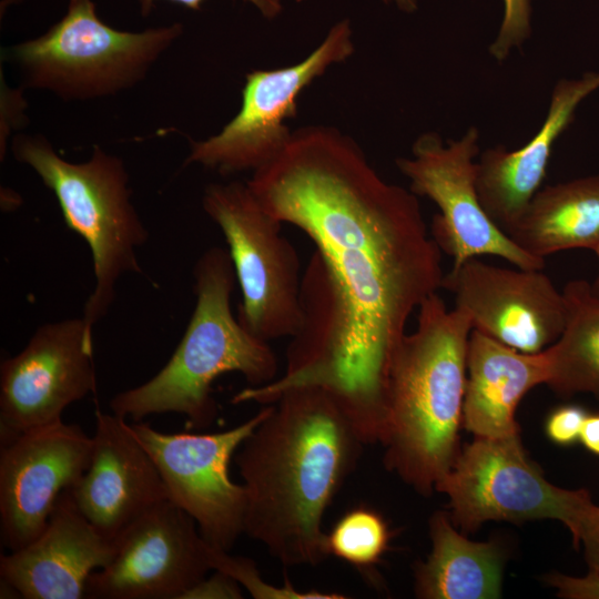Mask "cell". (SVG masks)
Masks as SVG:
<instances>
[{
    "instance_id": "484cf974",
    "label": "cell",
    "mask_w": 599,
    "mask_h": 599,
    "mask_svg": "<svg viewBox=\"0 0 599 599\" xmlns=\"http://www.w3.org/2000/svg\"><path fill=\"white\" fill-rule=\"evenodd\" d=\"M587 410L579 405H564L550 413L546 422V434L560 446H570L579 440Z\"/></svg>"
},
{
    "instance_id": "cb8c5ba5",
    "label": "cell",
    "mask_w": 599,
    "mask_h": 599,
    "mask_svg": "<svg viewBox=\"0 0 599 599\" xmlns=\"http://www.w3.org/2000/svg\"><path fill=\"white\" fill-rule=\"evenodd\" d=\"M206 556L213 570H219L238 585H242L254 598L278 599H342L345 596L335 592L298 591L288 582L285 586L274 587L264 582L254 562L244 557L231 556L230 551L216 549L206 544Z\"/></svg>"
},
{
    "instance_id": "d4e9b609",
    "label": "cell",
    "mask_w": 599,
    "mask_h": 599,
    "mask_svg": "<svg viewBox=\"0 0 599 599\" xmlns=\"http://www.w3.org/2000/svg\"><path fill=\"white\" fill-rule=\"evenodd\" d=\"M504 18L495 40L488 48L497 61H505L531 34L530 0H504Z\"/></svg>"
},
{
    "instance_id": "9a60e30c",
    "label": "cell",
    "mask_w": 599,
    "mask_h": 599,
    "mask_svg": "<svg viewBox=\"0 0 599 599\" xmlns=\"http://www.w3.org/2000/svg\"><path fill=\"white\" fill-rule=\"evenodd\" d=\"M441 287L455 295L473 329L524 353H539L561 335L566 307L541 270H510L469 258L447 273Z\"/></svg>"
},
{
    "instance_id": "2e32d148",
    "label": "cell",
    "mask_w": 599,
    "mask_h": 599,
    "mask_svg": "<svg viewBox=\"0 0 599 599\" xmlns=\"http://www.w3.org/2000/svg\"><path fill=\"white\" fill-rule=\"evenodd\" d=\"M92 443L90 465L70 490L84 517L115 541L169 496L156 464L125 418L97 409Z\"/></svg>"
},
{
    "instance_id": "e0dca14e",
    "label": "cell",
    "mask_w": 599,
    "mask_h": 599,
    "mask_svg": "<svg viewBox=\"0 0 599 599\" xmlns=\"http://www.w3.org/2000/svg\"><path fill=\"white\" fill-rule=\"evenodd\" d=\"M70 489L62 493L33 541L1 556V581L22 598H85L90 575L115 554V541L84 517Z\"/></svg>"
},
{
    "instance_id": "603a6c76",
    "label": "cell",
    "mask_w": 599,
    "mask_h": 599,
    "mask_svg": "<svg viewBox=\"0 0 599 599\" xmlns=\"http://www.w3.org/2000/svg\"><path fill=\"white\" fill-rule=\"evenodd\" d=\"M390 531L375 509L357 506L346 511L326 534L327 555L346 561L362 572L379 562L388 548Z\"/></svg>"
},
{
    "instance_id": "4fadbf2b",
    "label": "cell",
    "mask_w": 599,
    "mask_h": 599,
    "mask_svg": "<svg viewBox=\"0 0 599 599\" xmlns=\"http://www.w3.org/2000/svg\"><path fill=\"white\" fill-rule=\"evenodd\" d=\"M115 554L85 585L91 599H183L212 570L195 520L165 500L115 540Z\"/></svg>"
},
{
    "instance_id": "7a4b0ae2",
    "label": "cell",
    "mask_w": 599,
    "mask_h": 599,
    "mask_svg": "<svg viewBox=\"0 0 599 599\" xmlns=\"http://www.w3.org/2000/svg\"><path fill=\"white\" fill-rule=\"evenodd\" d=\"M267 407L234 456L246 491L244 534L284 566H314L328 556L323 516L365 444L327 388H293Z\"/></svg>"
},
{
    "instance_id": "52a82bcc",
    "label": "cell",
    "mask_w": 599,
    "mask_h": 599,
    "mask_svg": "<svg viewBox=\"0 0 599 599\" xmlns=\"http://www.w3.org/2000/svg\"><path fill=\"white\" fill-rule=\"evenodd\" d=\"M202 206L229 247L242 294L240 323L266 342L295 336L303 324V274L283 223L261 205L247 182L209 184Z\"/></svg>"
},
{
    "instance_id": "8fae6325",
    "label": "cell",
    "mask_w": 599,
    "mask_h": 599,
    "mask_svg": "<svg viewBox=\"0 0 599 599\" xmlns=\"http://www.w3.org/2000/svg\"><path fill=\"white\" fill-rule=\"evenodd\" d=\"M213 434L162 433L149 424H130L152 456L169 500L189 514L211 547L230 551L244 534L246 491L230 476V464L267 413Z\"/></svg>"
},
{
    "instance_id": "277c9868",
    "label": "cell",
    "mask_w": 599,
    "mask_h": 599,
    "mask_svg": "<svg viewBox=\"0 0 599 599\" xmlns=\"http://www.w3.org/2000/svg\"><path fill=\"white\" fill-rule=\"evenodd\" d=\"M193 273L196 303L181 342L158 374L111 398L113 414L140 422L153 414L177 413L191 427L204 428L217 415L212 385L219 376L240 373L253 387L277 377V358L268 342L233 315L236 276L229 252L207 248Z\"/></svg>"
},
{
    "instance_id": "4dcf8cb0",
    "label": "cell",
    "mask_w": 599,
    "mask_h": 599,
    "mask_svg": "<svg viewBox=\"0 0 599 599\" xmlns=\"http://www.w3.org/2000/svg\"><path fill=\"white\" fill-rule=\"evenodd\" d=\"M589 568L588 573L599 577V505L589 519L580 539Z\"/></svg>"
},
{
    "instance_id": "d6a6232c",
    "label": "cell",
    "mask_w": 599,
    "mask_h": 599,
    "mask_svg": "<svg viewBox=\"0 0 599 599\" xmlns=\"http://www.w3.org/2000/svg\"><path fill=\"white\" fill-rule=\"evenodd\" d=\"M383 2L390 4L394 3L399 10L412 13L417 10V0H382Z\"/></svg>"
},
{
    "instance_id": "f546056e",
    "label": "cell",
    "mask_w": 599,
    "mask_h": 599,
    "mask_svg": "<svg viewBox=\"0 0 599 599\" xmlns=\"http://www.w3.org/2000/svg\"><path fill=\"white\" fill-rule=\"evenodd\" d=\"M159 0H136L140 14L149 17ZM170 2L182 6L189 10L201 11L205 0H167ZM251 3L262 17L267 20H273L283 12L282 0H243Z\"/></svg>"
},
{
    "instance_id": "8992f818",
    "label": "cell",
    "mask_w": 599,
    "mask_h": 599,
    "mask_svg": "<svg viewBox=\"0 0 599 599\" xmlns=\"http://www.w3.org/2000/svg\"><path fill=\"white\" fill-rule=\"evenodd\" d=\"M181 22L124 31L102 21L93 0H69L64 16L41 35L6 50L21 88L67 101L111 97L145 79L183 34Z\"/></svg>"
},
{
    "instance_id": "ac0fdd59",
    "label": "cell",
    "mask_w": 599,
    "mask_h": 599,
    "mask_svg": "<svg viewBox=\"0 0 599 599\" xmlns=\"http://www.w3.org/2000/svg\"><path fill=\"white\" fill-rule=\"evenodd\" d=\"M598 89L599 71L559 80L542 125L525 145L512 151L496 145L480 154L476 167L478 197L488 216L505 233L540 190L554 144L572 122L578 105Z\"/></svg>"
},
{
    "instance_id": "3957f363",
    "label": "cell",
    "mask_w": 599,
    "mask_h": 599,
    "mask_svg": "<svg viewBox=\"0 0 599 599\" xmlns=\"http://www.w3.org/2000/svg\"><path fill=\"white\" fill-rule=\"evenodd\" d=\"M471 331L468 315L448 309L435 293L419 305L416 329L404 336L389 369L384 464L424 496L459 454Z\"/></svg>"
},
{
    "instance_id": "44dd1931",
    "label": "cell",
    "mask_w": 599,
    "mask_h": 599,
    "mask_svg": "<svg viewBox=\"0 0 599 599\" xmlns=\"http://www.w3.org/2000/svg\"><path fill=\"white\" fill-rule=\"evenodd\" d=\"M530 255H546L599 244V175L539 190L506 233Z\"/></svg>"
},
{
    "instance_id": "1f68e13d",
    "label": "cell",
    "mask_w": 599,
    "mask_h": 599,
    "mask_svg": "<svg viewBox=\"0 0 599 599\" xmlns=\"http://www.w3.org/2000/svg\"><path fill=\"white\" fill-rule=\"evenodd\" d=\"M579 441L588 451L599 456V414H588L581 428Z\"/></svg>"
},
{
    "instance_id": "ba28073f",
    "label": "cell",
    "mask_w": 599,
    "mask_h": 599,
    "mask_svg": "<svg viewBox=\"0 0 599 599\" xmlns=\"http://www.w3.org/2000/svg\"><path fill=\"white\" fill-rule=\"evenodd\" d=\"M436 490L447 495L449 517L465 532L488 520L555 519L569 529L576 549L598 506L586 488L570 490L549 483L529 459L519 435L475 437Z\"/></svg>"
},
{
    "instance_id": "7c38bea8",
    "label": "cell",
    "mask_w": 599,
    "mask_h": 599,
    "mask_svg": "<svg viewBox=\"0 0 599 599\" xmlns=\"http://www.w3.org/2000/svg\"><path fill=\"white\" fill-rule=\"evenodd\" d=\"M97 392L93 331L83 317L47 323L0 366V446L62 420L63 410Z\"/></svg>"
},
{
    "instance_id": "7402d4cb",
    "label": "cell",
    "mask_w": 599,
    "mask_h": 599,
    "mask_svg": "<svg viewBox=\"0 0 599 599\" xmlns=\"http://www.w3.org/2000/svg\"><path fill=\"white\" fill-rule=\"evenodd\" d=\"M562 295L566 321L549 346L547 385L562 397L588 393L599 400V294L586 280L568 282Z\"/></svg>"
},
{
    "instance_id": "f1b7e54d",
    "label": "cell",
    "mask_w": 599,
    "mask_h": 599,
    "mask_svg": "<svg viewBox=\"0 0 599 599\" xmlns=\"http://www.w3.org/2000/svg\"><path fill=\"white\" fill-rule=\"evenodd\" d=\"M204 598H242L238 583L226 573L215 570L196 586L190 589L183 599H204Z\"/></svg>"
},
{
    "instance_id": "30bf717a",
    "label": "cell",
    "mask_w": 599,
    "mask_h": 599,
    "mask_svg": "<svg viewBox=\"0 0 599 599\" xmlns=\"http://www.w3.org/2000/svg\"><path fill=\"white\" fill-rule=\"evenodd\" d=\"M480 132L470 126L456 140L436 132L420 134L408 158L396 165L417 196L433 201V237L453 257V267L480 255L499 256L519 268L542 270L545 258L528 254L500 230L484 210L476 174Z\"/></svg>"
},
{
    "instance_id": "83f0119b",
    "label": "cell",
    "mask_w": 599,
    "mask_h": 599,
    "mask_svg": "<svg viewBox=\"0 0 599 599\" xmlns=\"http://www.w3.org/2000/svg\"><path fill=\"white\" fill-rule=\"evenodd\" d=\"M548 585L557 589V595L567 599H599V577L588 573L572 577L559 572L546 577Z\"/></svg>"
},
{
    "instance_id": "ffe728a7",
    "label": "cell",
    "mask_w": 599,
    "mask_h": 599,
    "mask_svg": "<svg viewBox=\"0 0 599 599\" xmlns=\"http://www.w3.org/2000/svg\"><path fill=\"white\" fill-rule=\"evenodd\" d=\"M432 551L415 568V593L423 599H495L501 593L504 550L459 534L448 514L429 520Z\"/></svg>"
},
{
    "instance_id": "5bb4252c",
    "label": "cell",
    "mask_w": 599,
    "mask_h": 599,
    "mask_svg": "<svg viewBox=\"0 0 599 599\" xmlns=\"http://www.w3.org/2000/svg\"><path fill=\"white\" fill-rule=\"evenodd\" d=\"M92 436L62 420L21 434L1 445V541L18 550L33 541L65 490L88 469Z\"/></svg>"
},
{
    "instance_id": "5b68a950",
    "label": "cell",
    "mask_w": 599,
    "mask_h": 599,
    "mask_svg": "<svg viewBox=\"0 0 599 599\" xmlns=\"http://www.w3.org/2000/svg\"><path fill=\"white\" fill-rule=\"evenodd\" d=\"M10 149L54 194L65 224L91 251L94 286L82 317L93 331L113 304L119 280L141 273L138 248L149 237L132 203L125 165L98 145L87 161H68L42 134H14Z\"/></svg>"
},
{
    "instance_id": "d6986e66",
    "label": "cell",
    "mask_w": 599,
    "mask_h": 599,
    "mask_svg": "<svg viewBox=\"0 0 599 599\" xmlns=\"http://www.w3.org/2000/svg\"><path fill=\"white\" fill-rule=\"evenodd\" d=\"M549 370L547 348L524 353L473 329L467 349L464 427L475 437L519 435L517 406L530 389L547 383Z\"/></svg>"
},
{
    "instance_id": "4316f807",
    "label": "cell",
    "mask_w": 599,
    "mask_h": 599,
    "mask_svg": "<svg viewBox=\"0 0 599 599\" xmlns=\"http://www.w3.org/2000/svg\"><path fill=\"white\" fill-rule=\"evenodd\" d=\"M22 88L11 89L4 84L1 85V124H0V145L1 158L3 149L6 151L8 140H11L13 131L23 126L26 116V100L21 91Z\"/></svg>"
},
{
    "instance_id": "6da1fadb",
    "label": "cell",
    "mask_w": 599,
    "mask_h": 599,
    "mask_svg": "<svg viewBox=\"0 0 599 599\" xmlns=\"http://www.w3.org/2000/svg\"><path fill=\"white\" fill-rule=\"evenodd\" d=\"M246 182L270 214L315 245L302 275V327L284 372L257 397L271 403L293 388H327L362 440L379 443L407 322L445 276L417 195L385 181L351 135L323 124L294 130Z\"/></svg>"
},
{
    "instance_id": "9c48e42d",
    "label": "cell",
    "mask_w": 599,
    "mask_h": 599,
    "mask_svg": "<svg viewBox=\"0 0 599 599\" xmlns=\"http://www.w3.org/2000/svg\"><path fill=\"white\" fill-rule=\"evenodd\" d=\"M353 35L351 21L339 20L300 62L248 72L238 112L216 134L190 140L184 164L230 175L254 172L275 159L293 133L285 120L296 116L300 95L331 67L352 57Z\"/></svg>"
},
{
    "instance_id": "836d02e7",
    "label": "cell",
    "mask_w": 599,
    "mask_h": 599,
    "mask_svg": "<svg viewBox=\"0 0 599 599\" xmlns=\"http://www.w3.org/2000/svg\"><path fill=\"white\" fill-rule=\"evenodd\" d=\"M592 251L596 253V255H597V257H598V263H599V244H598ZM591 286H592V290H593L597 294H599V268H598L597 277H596L595 282L591 283Z\"/></svg>"
}]
</instances>
